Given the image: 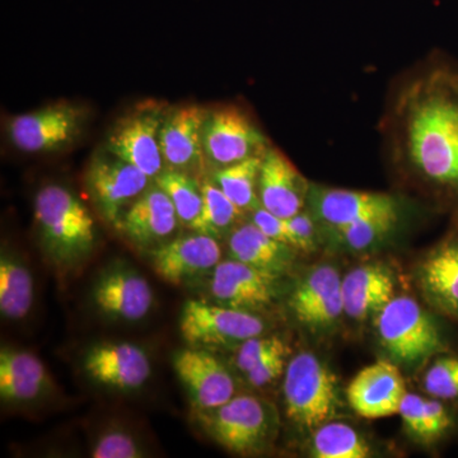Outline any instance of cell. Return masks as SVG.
I'll return each mask as SVG.
<instances>
[{"label":"cell","mask_w":458,"mask_h":458,"mask_svg":"<svg viewBox=\"0 0 458 458\" xmlns=\"http://www.w3.org/2000/svg\"><path fill=\"white\" fill-rule=\"evenodd\" d=\"M83 369L96 384L123 391L138 390L152 375L146 351L131 343L92 346L84 355Z\"/></svg>","instance_id":"ac0fdd59"},{"label":"cell","mask_w":458,"mask_h":458,"mask_svg":"<svg viewBox=\"0 0 458 458\" xmlns=\"http://www.w3.org/2000/svg\"><path fill=\"white\" fill-rule=\"evenodd\" d=\"M228 250L233 260L278 276H284L292 269L297 251L293 247L267 236L252 222L231 232Z\"/></svg>","instance_id":"d4e9b609"},{"label":"cell","mask_w":458,"mask_h":458,"mask_svg":"<svg viewBox=\"0 0 458 458\" xmlns=\"http://www.w3.org/2000/svg\"><path fill=\"white\" fill-rule=\"evenodd\" d=\"M279 279L278 276L231 259L214 267L210 293L223 306L260 311L276 301Z\"/></svg>","instance_id":"7c38bea8"},{"label":"cell","mask_w":458,"mask_h":458,"mask_svg":"<svg viewBox=\"0 0 458 458\" xmlns=\"http://www.w3.org/2000/svg\"><path fill=\"white\" fill-rule=\"evenodd\" d=\"M149 180L140 168L107 150L93 157L84 176L93 204L102 218L113 225H117L135 199L146 191Z\"/></svg>","instance_id":"8fae6325"},{"label":"cell","mask_w":458,"mask_h":458,"mask_svg":"<svg viewBox=\"0 0 458 458\" xmlns=\"http://www.w3.org/2000/svg\"><path fill=\"white\" fill-rule=\"evenodd\" d=\"M399 415L403 426L417 441L428 445L427 397L406 394L401 403Z\"/></svg>","instance_id":"e575fe53"},{"label":"cell","mask_w":458,"mask_h":458,"mask_svg":"<svg viewBox=\"0 0 458 458\" xmlns=\"http://www.w3.org/2000/svg\"><path fill=\"white\" fill-rule=\"evenodd\" d=\"M307 209L319 227H339L367 219L401 221L403 204L387 192L327 188L311 183Z\"/></svg>","instance_id":"30bf717a"},{"label":"cell","mask_w":458,"mask_h":458,"mask_svg":"<svg viewBox=\"0 0 458 458\" xmlns=\"http://www.w3.org/2000/svg\"><path fill=\"white\" fill-rule=\"evenodd\" d=\"M289 229H291L292 237H293V246L295 250L301 251H315L321 240V232H319L318 223L313 218L309 210L295 214L293 216L286 218Z\"/></svg>","instance_id":"d590c367"},{"label":"cell","mask_w":458,"mask_h":458,"mask_svg":"<svg viewBox=\"0 0 458 458\" xmlns=\"http://www.w3.org/2000/svg\"><path fill=\"white\" fill-rule=\"evenodd\" d=\"M172 363L181 384L201 411L219 408L234 396L233 377L212 352L191 346L177 352Z\"/></svg>","instance_id":"5bb4252c"},{"label":"cell","mask_w":458,"mask_h":458,"mask_svg":"<svg viewBox=\"0 0 458 458\" xmlns=\"http://www.w3.org/2000/svg\"><path fill=\"white\" fill-rule=\"evenodd\" d=\"M270 141L238 105H222L208 110L203 128L205 162L216 168L238 164L252 157H262Z\"/></svg>","instance_id":"8992f818"},{"label":"cell","mask_w":458,"mask_h":458,"mask_svg":"<svg viewBox=\"0 0 458 458\" xmlns=\"http://www.w3.org/2000/svg\"><path fill=\"white\" fill-rule=\"evenodd\" d=\"M179 221L170 197L155 183L135 199L116 227L135 245L150 247L165 243Z\"/></svg>","instance_id":"7402d4cb"},{"label":"cell","mask_w":458,"mask_h":458,"mask_svg":"<svg viewBox=\"0 0 458 458\" xmlns=\"http://www.w3.org/2000/svg\"><path fill=\"white\" fill-rule=\"evenodd\" d=\"M399 223V219H367L339 227H319V232L321 240L325 238L336 249L349 252H366L382 245L393 236Z\"/></svg>","instance_id":"83f0119b"},{"label":"cell","mask_w":458,"mask_h":458,"mask_svg":"<svg viewBox=\"0 0 458 458\" xmlns=\"http://www.w3.org/2000/svg\"><path fill=\"white\" fill-rule=\"evenodd\" d=\"M312 454L318 458H367L372 451L354 428L327 421L313 430Z\"/></svg>","instance_id":"f1b7e54d"},{"label":"cell","mask_w":458,"mask_h":458,"mask_svg":"<svg viewBox=\"0 0 458 458\" xmlns=\"http://www.w3.org/2000/svg\"><path fill=\"white\" fill-rule=\"evenodd\" d=\"M262 157H252L238 164L214 170L212 180L241 212H254L260 208L259 176Z\"/></svg>","instance_id":"4316f807"},{"label":"cell","mask_w":458,"mask_h":458,"mask_svg":"<svg viewBox=\"0 0 458 458\" xmlns=\"http://www.w3.org/2000/svg\"><path fill=\"white\" fill-rule=\"evenodd\" d=\"M86 111L71 102H56L9 120V140L27 153H49L72 146L82 134Z\"/></svg>","instance_id":"9c48e42d"},{"label":"cell","mask_w":458,"mask_h":458,"mask_svg":"<svg viewBox=\"0 0 458 458\" xmlns=\"http://www.w3.org/2000/svg\"><path fill=\"white\" fill-rule=\"evenodd\" d=\"M417 283L437 315L458 322V228L439 241L419 262Z\"/></svg>","instance_id":"9a60e30c"},{"label":"cell","mask_w":458,"mask_h":458,"mask_svg":"<svg viewBox=\"0 0 458 458\" xmlns=\"http://www.w3.org/2000/svg\"><path fill=\"white\" fill-rule=\"evenodd\" d=\"M167 111L165 105L150 99L138 104L114 123L108 134L107 152L155 179L165 170L161 129Z\"/></svg>","instance_id":"52a82bcc"},{"label":"cell","mask_w":458,"mask_h":458,"mask_svg":"<svg viewBox=\"0 0 458 458\" xmlns=\"http://www.w3.org/2000/svg\"><path fill=\"white\" fill-rule=\"evenodd\" d=\"M289 354L288 345L279 351L274 352L269 357L262 360L258 366L246 373L247 382L254 387H265V386L273 384L285 372L286 357Z\"/></svg>","instance_id":"8d00e7d4"},{"label":"cell","mask_w":458,"mask_h":458,"mask_svg":"<svg viewBox=\"0 0 458 458\" xmlns=\"http://www.w3.org/2000/svg\"><path fill=\"white\" fill-rule=\"evenodd\" d=\"M216 238L204 233L186 234L167 241L150 251V264L159 278L179 285L192 276L213 270L221 262Z\"/></svg>","instance_id":"44dd1931"},{"label":"cell","mask_w":458,"mask_h":458,"mask_svg":"<svg viewBox=\"0 0 458 458\" xmlns=\"http://www.w3.org/2000/svg\"><path fill=\"white\" fill-rule=\"evenodd\" d=\"M423 387L436 399L448 403L458 401V355L447 352L433 358L424 373Z\"/></svg>","instance_id":"1f68e13d"},{"label":"cell","mask_w":458,"mask_h":458,"mask_svg":"<svg viewBox=\"0 0 458 458\" xmlns=\"http://www.w3.org/2000/svg\"><path fill=\"white\" fill-rule=\"evenodd\" d=\"M344 313L366 321L394 297V279L390 269L379 264L354 267L342 280Z\"/></svg>","instance_id":"603a6c76"},{"label":"cell","mask_w":458,"mask_h":458,"mask_svg":"<svg viewBox=\"0 0 458 458\" xmlns=\"http://www.w3.org/2000/svg\"><path fill=\"white\" fill-rule=\"evenodd\" d=\"M283 393L286 418L295 427L310 432L330 421L339 406L335 375L309 352L289 360Z\"/></svg>","instance_id":"5b68a950"},{"label":"cell","mask_w":458,"mask_h":458,"mask_svg":"<svg viewBox=\"0 0 458 458\" xmlns=\"http://www.w3.org/2000/svg\"><path fill=\"white\" fill-rule=\"evenodd\" d=\"M143 445L131 433L122 429L107 430L92 445L93 458H140L146 457Z\"/></svg>","instance_id":"d6a6232c"},{"label":"cell","mask_w":458,"mask_h":458,"mask_svg":"<svg viewBox=\"0 0 458 458\" xmlns=\"http://www.w3.org/2000/svg\"><path fill=\"white\" fill-rule=\"evenodd\" d=\"M286 344L284 340L280 339L278 336H255L251 339L246 340L238 345L236 358L237 369L246 375L249 370L254 369L265 358L269 357L274 352L284 348Z\"/></svg>","instance_id":"836d02e7"},{"label":"cell","mask_w":458,"mask_h":458,"mask_svg":"<svg viewBox=\"0 0 458 458\" xmlns=\"http://www.w3.org/2000/svg\"><path fill=\"white\" fill-rule=\"evenodd\" d=\"M406 394L399 367L388 360H378L361 369L346 388L349 405L366 419L399 414Z\"/></svg>","instance_id":"ffe728a7"},{"label":"cell","mask_w":458,"mask_h":458,"mask_svg":"<svg viewBox=\"0 0 458 458\" xmlns=\"http://www.w3.org/2000/svg\"><path fill=\"white\" fill-rule=\"evenodd\" d=\"M180 331L194 348H219L264 335L265 322L254 312L190 300L181 310Z\"/></svg>","instance_id":"ba28073f"},{"label":"cell","mask_w":458,"mask_h":458,"mask_svg":"<svg viewBox=\"0 0 458 458\" xmlns=\"http://www.w3.org/2000/svg\"><path fill=\"white\" fill-rule=\"evenodd\" d=\"M51 379L35 354L14 348L0 351V397L4 403L38 400L49 390Z\"/></svg>","instance_id":"cb8c5ba5"},{"label":"cell","mask_w":458,"mask_h":458,"mask_svg":"<svg viewBox=\"0 0 458 458\" xmlns=\"http://www.w3.org/2000/svg\"><path fill=\"white\" fill-rule=\"evenodd\" d=\"M90 297L102 315L125 322L143 319L155 302L148 280L137 270L126 267L102 273L93 285Z\"/></svg>","instance_id":"2e32d148"},{"label":"cell","mask_w":458,"mask_h":458,"mask_svg":"<svg viewBox=\"0 0 458 458\" xmlns=\"http://www.w3.org/2000/svg\"><path fill=\"white\" fill-rule=\"evenodd\" d=\"M35 225L42 251L56 267H77L95 250V221L81 199L64 186L54 183L38 192Z\"/></svg>","instance_id":"7a4b0ae2"},{"label":"cell","mask_w":458,"mask_h":458,"mask_svg":"<svg viewBox=\"0 0 458 458\" xmlns=\"http://www.w3.org/2000/svg\"><path fill=\"white\" fill-rule=\"evenodd\" d=\"M375 321L379 343L394 363L420 366L451 352V344L439 322L408 295H394Z\"/></svg>","instance_id":"3957f363"},{"label":"cell","mask_w":458,"mask_h":458,"mask_svg":"<svg viewBox=\"0 0 458 458\" xmlns=\"http://www.w3.org/2000/svg\"><path fill=\"white\" fill-rule=\"evenodd\" d=\"M203 191V209L191 229L199 233L221 238L227 234L240 218V209L232 203L212 179L201 183Z\"/></svg>","instance_id":"f546056e"},{"label":"cell","mask_w":458,"mask_h":458,"mask_svg":"<svg viewBox=\"0 0 458 458\" xmlns=\"http://www.w3.org/2000/svg\"><path fill=\"white\" fill-rule=\"evenodd\" d=\"M207 108L183 105L171 108L161 129V152L165 168L194 174L207 165L203 128Z\"/></svg>","instance_id":"e0dca14e"},{"label":"cell","mask_w":458,"mask_h":458,"mask_svg":"<svg viewBox=\"0 0 458 458\" xmlns=\"http://www.w3.org/2000/svg\"><path fill=\"white\" fill-rule=\"evenodd\" d=\"M251 222L267 236L294 249L293 237H292L286 218H280L276 214L267 212V209L260 207L252 212Z\"/></svg>","instance_id":"74e56055"},{"label":"cell","mask_w":458,"mask_h":458,"mask_svg":"<svg viewBox=\"0 0 458 458\" xmlns=\"http://www.w3.org/2000/svg\"><path fill=\"white\" fill-rule=\"evenodd\" d=\"M379 131L391 165L458 214V63L430 54L400 74Z\"/></svg>","instance_id":"6da1fadb"},{"label":"cell","mask_w":458,"mask_h":458,"mask_svg":"<svg viewBox=\"0 0 458 458\" xmlns=\"http://www.w3.org/2000/svg\"><path fill=\"white\" fill-rule=\"evenodd\" d=\"M311 182L278 148L269 147L262 156L259 176L260 207L280 218H289L307 208Z\"/></svg>","instance_id":"d6986e66"},{"label":"cell","mask_w":458,"mask_h":458,"mask_svg":"<svg viewBox=\"0 0 458 458\" xmlns=\"http://www.w3.org/2000/svg\"><path fill=\"white\" fill-rule=\"evenodd\" d=\"M155 181L170 197L180 222L192 228L203 209V191L198 181L191 174L170 168H165Z\"/></svg>","instance_id":"4dcf8cb0"},{"label":"cell","mask_w":458,"mask_h":458,"mask_svg":"<svg viewBox=\"0 0 458 458\" xmlns=\"http://www.w3.org/2000/svg\"><path fill=\"white\" fill-rule=\"evenodd\" d=\"M342 280L333 265L307 271L289 300L295 318L311 330L333 327L344 313Z\"/></svg>","instance_id":"4fadbf2b"},{"label":"cell","mask_w":458,"mask_h":458,"mask_svg":"<svg viewBox=\"0 0 458 458\" xmlns=\"http://www.w3.org/2000/svg\"><path fill=\"white\" fill-rule=\"evenodd\" d=\"M33 303V279L29 267L16 255L0 258V313L7 319L25 318Z\"/></svg>","instance_id":"484cf974"},{"label":"cell","mask_w":458,"mask_h":458,"mask_svg":"<svg viewBox=\"0 0 458 458\" xmlns=\"http://www.w3.org/2000/svg\"><path fill=\"white\" fill-rule=\"evenodd\" d=\"M208 434L223 448L237 454L267 450L279 429L276 406L256 396H233L219 408L203 411Z\"/></svg>","instance_id":"277c9868"}]
</instances>
